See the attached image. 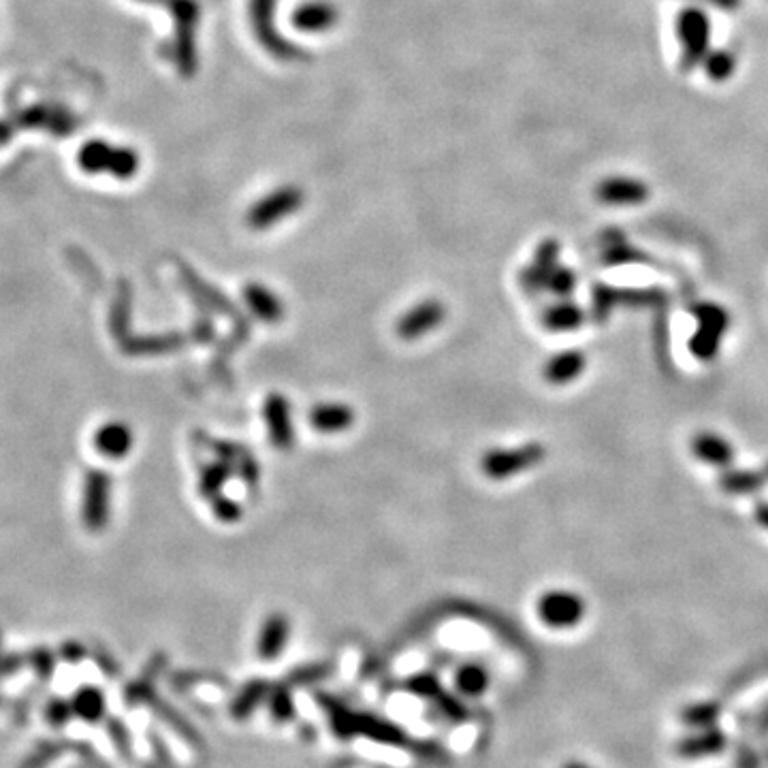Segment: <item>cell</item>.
Here are the masks:
<instances>
[{"label": "cell", "mask_w": 768, "mask_h": 768, "mask_svg": "<svg viewBox=\"0 0 768 768\" xmlns=\"http://www.w3.org/2000/svg\"><path fill=\"white\" fill-rule=\"evenodd\" d=\"M547 451L538 442L523 444L517 448H491L483 457V472L493 480H506L525 470L536 468Z\"/></svg>", "instance_id": "cell-5"}, {"label": "cell", "mask_w": 768, "mask_h": 768, "mask_svg": "<svg viewBox=\"0 0 768 768\" xmlns=\"http://www.w3.org/2000/svg\"><path fill=\"white\" fill-rule=\"evenodd\" d=\"M171 11L175 15V26H178V60L180 67L186 71L195 64V24H197V9L190 0H173Z\"/></svg>", "instance_id": "cell-12"}, {"label": "cell", "mask_w": 768, "mask_h": 768, "mask_svg": "<svg viewBox=\"0 0 768 768\" xmlns=\"http://www.w3.org/2000/svg\"><path fill=\"white\" fill-rule=\"evenodd\" d=\"M702 64L709 79H713V82H726L736 69V58L728 50H711Z\"/></svg>", "instance_id": "cell-28"}, {"label": "cell", "mask_w": 768, "mask_h": 768, "mask_svg": "<svg viewBox=\"0 0 768 768\" xmlns=\"http://www.w3.org/2000/svg\"><path fill=\"white\" fill-rule=\"evenodd\" d=\"M244 299L248 303V308L261 320H265V323H278V320H282L284 316V306L280 297L274 291H269V288L263 284H256V282L248 284L244 288Z\"/></svg>", "instance_id": "cell-19"}, {"label": "cell", "mask_w": 768, "mask_h": 768, "mask_svg": "<svg viewBox=\"0 0 768 768\" xmlns=\"http://www.w3.org/2000/svg\"><path fill=\"white\" fill-rule=\"evenodd\" d=\"M455 690L468 700L485 696L489 685H491V675L489 670L483 664H463L455 670V679H453Z\"/></svg>", "instance_id": "cell-20"}, {"label": "cell", "mask_w": 768, "mask_h": 768, "mask_svg": "<svg viewBox=\"0 0 768 768\" xmlns=\"http://www.w3.org/2000/svg\"><path fill=\"white\" fill-rule=\"evenodd\" d=\"M724 736L715 732V730H707L702 734H694L690 736V739L681 741L679 745V756L683 758H704V756H713V754H719V749L724 747Z\"/></svg>", "instance_id": "cell-23"}, {"label": "cell", "mask_w": 768, "mask_h": 768, "mask_svg": "<svg viewBox=\"0 0 768 768\" xmlns=\"http://www.w3.org/2000/svg\"><path fill=\"white\" fill-rule=\"evenodd\" d=\"M303 205V192L297 186H282L274 192H269L259 203L252 205L248 212V224L250 229L265 231L274 227L286 216H293L299 207Z\"/></svg>", "instance_id": "cell-7"}, {"label": "cell", "mask_w": 768, "mask_h": 768, "mask_svg": "<svg viewBox=\"0 0 768 768\" xmlns=\"http://www.w3.org/2000/svg\"><path fill=\"white\" fill-rule=\"evenodd\" d=\"M184 344V335L163 333V335H143L124 344V350L131 355H158V352L178 350Z\"/></svg>", "instance_id": "cell-22"}, {"label": "cell", "mask_w": 768, "mask_h": 768, "mask_svg": "<svg viewBox=\"0 0 768 768\" xmlns=\"http://www.w3.org/2000/svg\"><path fill=\"white\" fill-rule=\"evenodd\" d=\"M692 314L698 323L690 340L692 355L698 361H713L730 325L728 312L722 306H717V303H698V306L692 308Z\"/></svg>", "instance_id": "cell-3"}, {"label": "cell", "mask_w": 768, "mask_h": 768, "mask_svg": "<svg viewBox=\"0 0 768 768\" xmlns=\"http://www.w3.org/2000/svg\"><path fill=\"white\" fill-rule=\"evenodd\" d=\"M214 515L224 523H235L242 519V506L235 500L224 498V495H216L214 498Z\"/></svg>", "instance_id": "cell-31"}, {"label": "cell", "mask_w": 768, "mask_h": 768, "mask_svg": "<svg viewBox=\"0 0 768 768\" xmlns=\"http://www.w3.org/2000/svg\"><path fill=\"white\" fill-rule=\"evenodd\" d=\"M267 702H269V711H271V715H274L278 724L291 722V719L295 717L293 696L286 685H280V687H274V690H269Z\"/></svg>", "instance_id": "cell-29"}, {"label": "cell", "mask_w": 768, "mask_h": 768, "mask_svg": "<svg viewBox=\"0 0 768 768\" xmlns=\"http://www.w3.org/2000/svg\"><path fill=\"white\" fill-rule=\"evenodd\" d=\"M231 461H224V459H218L216 463H212V466H207L201 474V495L203 498H216V495H220L222 487L227 485V480L231 478Z\"/></svg>", "instance_id": "cell-26"}, {"label": "cell", "mask_w": 768, "mask_h": 768, "mask_svg": "<svg viewBox=\"0 0 768 768\" xmlns=\"http://www.w3.org/2000/svg\"><path fill=\"white\" fill-rule=\"evenodd\" d=\"M446 318V306L438 299H425L410 308L397 323L399 338L404 340H419L423 335L436 331L442 320Z\"/></svg>", "instance_id": "cell-8"}, {"label": "cell", "mask_w": 768, "mask_h": 768, "mask_svg": "<svg viewBox=\"0 0 768 768\" xmlns=\"http://www.w3.org/2000/svg\"><path fill=\"white\" fill-rule=\"evenodd\" d=\"M94 446L109 459H122L133 448V431L122 421H109L94 434Z\"/></svg>", "instance_id": "cell-15"}, {"label": "cell", "mask_w": 768, "mask_h": 768, "mask_svg": "<svg viewBox=\"0 0 768 768\" xmlns=\"http://www.w3.org/2000/svg\"><path fill=\"white\" fill-rule=\"evenodd\" d=\"M574 286H576L574 271L568 267H559V265L551 271L549 278H547V284H544V288H549L553 295L564 297V299L574 291Z\"/></svg>", "instance_id": "cell-30"}, {"label": "cell", "mask_w": 768, "mask_h": 768, "mask_svg": "<svg viewBox=\"0 0 768 768\" xmlns=\"http://www.w3.org/2000/svg\"><path fill=\"white\" fill-rule=\"evenodd\" d=\"M587 367V357L583 350H564L553 355L547 363H544L542 376L549 384L562 387V384H570L579 378Z\"/></svg>", "instance_id": "cell-14"}, {"label": "cell", "mask_w": 768, "mask_h": 768, "mask_svg": "<svg viewBox=\"0 0 768 768\" xmlns=\"http://www.w3.org/2000/svg\"><path fill=\"white\" fill-rule=\"evenodd\" d=\"M692 451L700 461L715 468H726L734 459L732 444L724 436L713 434V431H702V434L694 436Z\"/></svg>", "instance_id": "cell-17"}, {"label": "cell", "mask_w": 768, "mask_h": 768, "mask_svg": "<svg viewBox=\"0 0 768 768\" xmlns=\"http://www.w3.org/2000/svg\"><path fill=\"white\" fill-rule=\"evenodd\" d=\"M538 619L547 628L553 630H570L576 628L585 619L587 604L583 596L574 594L568 589H551L544 591L536 604Z\"/></svg>", "instance_id": "cell-4"}, {"label": "cell", "mask_w": 768, "mask_h": 768, "mask_svg": "<svg viewBox=\"0 0 768 768\" xmlns=\"http://www.w3.org/2000/svg\"><path fill=\"white\" fill-rule=\"evenodd\" d=\"M557 256H559V242H555V239H547V242H542L534 254V263L523 271V276H521L523 286L530 288V291L544 288L549 274L557 267Z\"/></svg>", "instance_id": "cell-18"}, {"label": "cell", "mask_w": 768, "mask_h": 768, "mask_svg": "<svg viewBox=\"0 0 768 768\" xmlns=\"http://www.w3.org/2000/svg\"><path fill=\"white\" fill-rule=\"evenodd\" d=\"M335 22V13L327 3H308L295 13V24L301 30H325Z\"/></svg>", "instance_id": "cell-24"}, {"label": "cell", "mask_w": 768, "mask_h": 768, "mask_svg": "<svg viewBox=\"0 0 768 768\" xmlns=\"http://www.w3.org/2000/svg\"><path fill=\"white\" fill-rule=\"evenodd\" d=\"M263 416H265V423H267L269 438H271V442H274V446L280 448V451H288V448H293L295 427H293V412H291V404H288V399L282 393H271L265 399Z\"/></svg>", "instance_id": "cell-10"}, {"label": "cell", "mask_w": 768, "mask_h": 768, "mask_svg": "<svg viewBox=\"0 0 768 768\" xmlns=\"http://www.w3.org/2000/svg\"><path fill=\"white\" fill-rule=\"evenodd\" d=\"M111 517V476L105 470H90L84 480L82 519L90 532H103Z\"/></svg>", "instance_id": "cell-6"}, {"label": "cell", "mask_w": 768, "mask_h": 768, "mask_svg": "<svg viewBox=\"0 0 768 768\" xmlns=\"http://www.w3.org/2000/svg\"><path fill=\"white\" fill-rule=\"evenodd\" d=\"M408 690L419 694V696H427V698H436L438 692H440V683L434 675H419L408 681Z\"/></svg>", "instance_id": "cell-32"}, {"label": "cell", "mask_w": 768, "mask_h": 768, "mask_svg": "<svg viewBox=\"0 0 768 768\" xmlns=\"http://www.w3.org/2000/svg\"><path fill=\"white\" fill-rule=\"evenodd\" d=\"M288 638H291V621L284 613H271L261 626L259 640H256V653L263 662L278 660Z\"/></svg>", "instance_id": "cell-13"}, {"label": "cell", "mask_w": 768, "mask_h": 768, "mask_svg": "<svg viewBox=\"0 0 768 768\" xmlns=\"http://www.w3.org/2000/svg\"><path fill=\"white\" fill-rule=\"evenodd\" d=\"M583 310L572 301H559L542 314V325L549 331H574L583 325Z\"/></svg>", "instance_id": "cell-21"}, {"label": "cell", "mask_w": 768, "mask_h": 768, "mask_svg": "<svg viewBox=\"0 0 768 768\" xmlns=\"http://www.w3.org/2000/svg\"><path fill=\"white\" fill-rule=\"evenodd\" d=\"M677 41L681 47V71L690 73L700 67L702 60L711 52V22L707 13L696 7L679 11L675 22Z\"/></svg>", "instance_id": "cell-1"}, {"label": "cell", "mask_w": 768, "mask_h": 768, "mask_svg": "<svg viewBox=\"0 0 768 768\" xmlns=\"http://www.w3.org/2000/svg\"><path fill=\"white\" fill-rule=\"evenodd\" d=\"M267 694H269V687L265 685V681H252L235 696L231 704V715L235 719H248L252 711L267 698Z\"/></svg>", "instance_id": "cell-25"}, {"label": "cell", "mask_w": 768, "mask_h": 768, "mask_svg": "<svg viewBox=\"0 0 768 768\" xmlns=\"http://www.w3.org/2000/svg\"><path fill=\"white\" fill-rule=\"evenodd\" d=\"M77 163L86 173H109L118 180H128L139 169V156L128 148H116L94 139L84 143L82 150H79Z\"/></svg>", "instance_id": "cell-2"}, {"label": "cell", "mask_w": 768, "mask_h": 768, "mask_svg": "<svg viewBox=\"0 0 768 768\" xmlns=\"http://www.w3.org/2000/svg\"><path fill=\"white\" fill-rule=\"evenodd\" d=\"M562 768H594V766H589V764L579 762V760H570V762H566Z\"/></svg>", "instance_id": "cell-36"}, {"label": "cell", "mask_w": 768, "mask_h": 768, "mask_svg": "<svg viewBox=\"0 0 768 768\" xmlns=\"http://www.w3.org/2000/svg\"><path fill=\"white\" fill-rule=\"evenodd\" d=\"M756 521L768 530V504H758V508H756Z\"/></svg>", "instance_id": "cell-35"}, {"label": "cell", "mask_w": 768, "mask_h": 768, "mask_svg": "<svg viewBox=\"0 0 768 768\" xmlns=\"http://www.w3.org/2000/svg\"><path fill=\"white\" fill-rule=\"evenodd\" d=\"M310 423L320 434H340L355 423V412L350 406L338 402L316 404L310 412Z\"/></svg>", "instance_id": "cell-16"}, {"label": "cell", "mask_w": 768, "mask_h": 768, "mask_svg": "<svg viewBox=\"0 0 768 768\" xmlns=\"http://www.w3.org/2000/svg\"><path fill=\"white\" fill-rule=\"evenodd\" d=\"M239 468H242L244 478H246V483H248V485L259 483V466H256V461H254L252 457H248V455L244 453L242 461H239Z\"/></svg>", "instance_id": "cell-33"}, {"label": "cell", "mask_w": 768, "mask_h": 768, "mask_svg": "<svg viewBox=\"0 0 768 768\" xmlns=\"http://www.w3.org/2000/svg\"><path fill=\"white\" fill-rule=\"evenodd\" d=\"M766 480H768V468L760 472H749V470L728 472L722 478V489L728 493H747V491L760 489Z\"/></svg>", "instance_id": "cell-27"}, {"label": "cell", "mask_w": 768, "mask_h": 768, "mask_svg": "<svg viewBox=\"0 0 768 768\" xmlns=\"http://www.w3.org/2000/svg\"><path fill=\"white\" fill-rule=\"evenodd\" d=\"M692 3L709 5V7L719 9V11H734V9L741 7V0H692Z\"/></svg>", "instance_id": "cell-34"}, {"label": "cell", "mask_w": 768, "mask_h": 768, "mask_svg": "<svg viewBox=\"0 0 768 768\" xmlns=\"http://www.w3.org/2000/svg\"><path fill=\"white\" fill-rule=\"evenodd\" d=\"M596 197L611 207H632L645 203L651 197L649 186L628 175H611L596 186Z\"/></svg>", "instance_id": "cell-9"}, {"label": "cell", "mask_w": 768, "mask_h": 768, "mask_svg": "<svg viewBox=\"0 0 768 768\" xmlns=\"http://www.w3.org/2000/svg\"><path fill=\"white\" fill-rule=\"evenodd\" d=\"M274 13H276V0H252V20L254 30L259 35L261 43L267 47L271 54L280 58H295L297 52L293 45H288L274 26Z\"/></svg>", "instance_id": "cell-11"}]
</instances>
